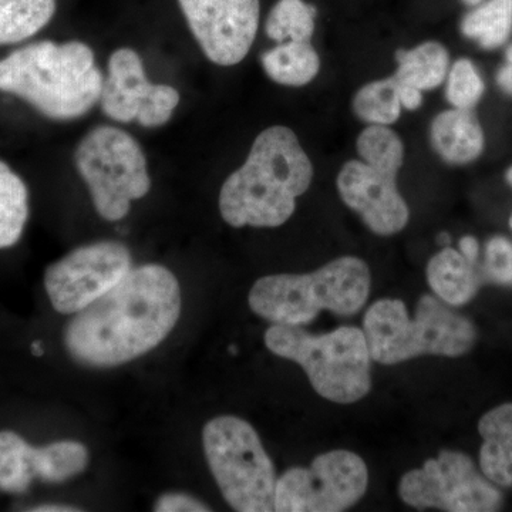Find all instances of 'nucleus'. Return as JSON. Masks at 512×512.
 Instances as JSON below:
<instances>
[{"label":"nucleus","mask_w":512,"mask_h":512,"mask_svg":"<svg viewBox=\"0 0 512 512\" xmlns=\"http://www.w3.org/2000/svg\"><path fill=\"white\" fill-rule=\"evenodd\" d=\"M180 313L181 289L173 272L163 265L138 266L74 313L64 329V346L83 366L124 365L157 348Z\"/></svg>","instance_id":"1"},{"label":"nucleus","mask_w":512,"mask_h":512,"mask_svg":"<svg viewBox=\"0 0 512 512\" xmlns=\"http://www.w3.org/2000/svg\"><path fill=\"white\" fill-rule=\"evenodd\" d=\"M312 180L311 158L291 128H266L255 138L244 165L222 185V218L234 228L281 227Z\"/></svg>","instance_id":"2"},{"label":"nucleus","mask_w":512,"mask_h":512,"mask_svg":"<svg viewBox=\"0 0 512 512\" xmlns=\"http://www.w3.org/2000/svg\"><path fill=\"white\" fill-rule=\"evenodd\" d=\"M104 77L86 43H32L0 60V92L20 97L50 120L86 116L100 101Z\"/></svg>","instance_id":"3"},{"label":"nucleus","mask_w":512,"mask_h":512,"mask_svg":"<svg viewBox=\"0 0 512 512\" xmlns=\"http://www.w3.org/2000/svg\"><path fill=\"white\" fill-rule=\"evenodd\" d=\"M372 288L369 266L356 256H340L311 274L269 275L249 292V308L275 325L302 326L322 311L355 315Z\"/></svg>","instance_id":"4"},{"label":"nucleus","mask_w":512,"mask_h":512,"mask_svg":"<svg viewBox=\"0 0 512 512\" xmlns=\"http://www.w3.org/2000/svg\"><path fill=\"white\" fill-rule=\"evenodd\" d=\"M363 332L372 359L386 366L427 355L463 356L477 342L476 326L433 295L421 296L414 318L400 299H380L367 309Z\"/></svg>","instance_id":"5"},{"label":"nucleus","mask_w":512,"mask_h":512,"mask_svg":"<svg viewBox=\"0 0 512 512\" xmlns=\"http://www.w3.org/2000/svg\"><path fill=\"white\" fill-rule=\"evenodd\" d=\"M269 352L298 363L315 392L338 404L359 402L372 389V355L363 329L342 326L312 335L301 326L272 325L265 332Z\"/></svg>","instance_id":"6"},{"label":"nucleus","mask_w":512,"mask_h":512,"mask_svg":"<svg viewBox=\"0 0 512 512\" xmlns=\"http://www.w3.org/2000/svg\"><path fill=\"white\" fill-rule=\"evenodd\" d=\"M356 148L360 160L343 165L336 181L340 198L373 234H399L410 220L407 202L397 188L404 161L402 138L392 128L369 126L357 137Z\"/></svg>","instance_id":"7"},{"label":"nucleus","mask_w":512,"mask_h":512,"mask_svg":"<svg viewBox=\"0 0 512 512\" xmlns=\"http://www.w3.org/2000/svg\"><path fill=\"white\" fill-rule=\"evenodd\" d=\"M202 444L222 497L235 511H274L275 466L248 421L215 417L202 430Z\"/></svg>","instance_id":"8"},{"label":"nucleus","mask_w":512,"mask_h":512,"mask_svg":"<svg viewBox=\"0 0 512 512\" xmlns=\"http://www.w3.org/2000/svg\"><path fill=\"white\" fill-rule=\"evenodd\" d=\"M74 164L104 220H123L131 202L150 192L146 156L136 138L121 128L99 126L89 131L76 148Z\"/></svg>","instance_id":"9"},{"label":"nucleus","mask_w":512,"mask_h":512,"mask_svg":"<svg viewBox=\"0 0 512 512\" xmlns=\"http://www.w3.org/2000/svg\"><path fill=\"white\" fill-rule=\"evenodd\" d=\"M369 485L365 460L349 450L320 454L308 468H289L276 481V512H340L359 503Z\"/></svg>","instance_id":"10"},{"label":"nucleus","mask_w":512,"mask_h":512,"mask_svg":"<svg viewBox=\"0 0 512 512\" xmlns=\"http://www.w3.org/2000/svg\"><path fill=\"white\" fill-rule=\"evenodd\" d=\"M399 495L417 510L493 512L503 507L501 491L461 451L443 450L423 467L404 474Z\"/></svg>","instance_id":"11"},{"label":"nucleus","mask_w":512,"mask_h":512,"mask_svg":"<svg viewBox=\"0 0 512 512\" xmlns=\"http://www.w3.org/2000/svg\"><path fill=\"white\" fill-rule=\"evenodd\" d=\"M130 271L131 254L126 245L94 242L50 265L45 272V288L53 308L72 315L109 292Z\"/></svg>","instance_id":"12"},{"label":"nucleus","mask_w":512,"mask_h":512,"mask_svg":"<svg viewBox=\"0 0 512 512\" xmlns=\"http://www.w3.org/2000/svg\"><path fill=\"white\" fill-rule=\"evenodd\" d=\"M180 93L168 84L147 79L143 60L136 50H116L110 56L107 79L101 90V110L119 123L137 121L141 127L164 126L180 104Z\"/></svg>","instance_id":"13"},{"label":"nucleus","mask_w":512,"mask_h":512,"mask_svg":"<svg viewBox=\"0 0 512 512\" xmlns=\"http://www.w3.org/2000/svg\"><path fill=\"white\" fill-rule=\"evenodd\" d=\"M204 55L218 66L247 57L259 28V0H178Z\"/></svg>","instance_id":"14"},{"label":"nucleus","mask_w":512,"mask_h":512,"mask_svg":"<svg viewBox=\"0 0 512 512\" xmlns=\"http://www.w3.org/2000/svg\"><path fill=\"white\" fill-rule=\"evenodd\" d=\"M89 464V450L79 441L62 440L43 447L30 446L15 431H0V490L23 494L35 478L64 483L79 476Z\"/></svg>","instance_id":"15"},{"label":"nucleus","mask_w":512,"mask_h":512,"mask_svg":"<svg viewBox=\"0 0 512 512\" xmlns=\"http://www.w3.org/2000/svg\"><path fill=\"white\" fill-rule=\"evenodd\" d=\"M431 146L451 165H466L483 154V126L471 110L450 109L437 114L430 127Z\"/></svg>","instance_id":"16"},{"label":"nucleus","mask_w":512,"mask_h":512,"mask_svg":"<svg viewBox=\"0 0 512 512\" xmlns=\"http://www.w3.org/2000/svg\"><path fill=\"white\" fill-rule=\"evenodd\" d=\"M483 437L480 468L491 483L512 487V403L500 404L478 421Z\"/></svg>","instance_id":"17"},{"label":"nucleus","mask_w":512,"mask_h":512,"mask_svg":"<svg viewBox=\"0 0 512 512\" xmlns=\"http://www.w3.org/2000/svg\"><path fill=\"white\" fill-rule=\"evenodd\" d=\"M427 282L440 301L463 306L477 295L480 278L476 268L456 249L446 247L430 259Z\"/></svg>","instance_id":"18"},{"label":"nucleus","mask_w":512,"mask_h":512,"mask_svg":"<svg viewBox=\"0 0 512 512\" xmlns=\"http://www.w3.org/2000/svg\"><path fill=\"white\" fill-rule=\"evenodd\" d=\"M394 77L420 92L437 89L447 79L450 55L439 42H424L410 50H397Z\"/></svg>","instance_id":"19"},{"label":"nucleus","mask_w":512,"mask_h":512,"mask_svg":"<svg viewBox=\"0 0 512 512\" xmlns=\"http://www.w3.org/2000/svg\"><path fill=\"white\" fill-rule=\"evenodd\" d=\"M261 64L269 79L281 86H306L318 76L320 57L311 42L278 43L261 56Z\"/></svg>","instance_id":"20"},{"label":"nucleus","mask_w":512,"mask_h":512,"mask_svg":"<svg viewBox=\"0 0 512 512\" xmlns=\"http://www.w3.org/2000/svg\"><path fill=\"white\" fill-rule=\"evenodd\" d=\"M460 29L483 49H498L512 33V0H483L464 16Z\"/></svg>","instance_id":"21"},{"label":"nucleus","mask_w":512,"mask_h":512,"mask_svg":"<svg viewBox=\"0 0 512 512\" xmlns=\"http://www.w3.org/2000/svg\"><path fill=\"white\" fill-rule=\"evenodd\" d=\"M56 12V0H0V46L37 35Z\"/></svg>","instance_id":"22"},{"label":"nucleus","mask_w":512,"mask_h":512,"mask_svg":"<svg viewBox=\"0 0 512 512\" xmlns=\"http://www.w3.org/2000/svg\"><path fill=\"white\" fill-rule=\"evenodd\" d=\"M28 218V187L8 164L0 161V249L18 244Z\"/></svg>","instance_id":"23"},{"label":"nucleus","mask_w":512,"mask_h":512,"mask_svg":"<svg viewBox=\"0 0 512 512\" xmlns=\"http://www.w3.org/2000/svg\"><path fill=\"white\" fill-rule=\"evenodd\" d=\"M402 110L400 84L394 76L365 84L353 99L356 116L370 126H392Z\"/></svg>","instance_id":"24"},{"label":"nucleus","mask_w":512,"mask_h":512,"mask_svg":"<svg viewBox=\"0 0 512 512\" xmlns=\"http://www.w3.org/2000/svg\"><path fill=\"white\" fill-rule=\"evenodd\" d=\"M318 10L305 0H278L269 12L265 32L278 43L311 42Z\"/></svg>","instance_id":"25"},{"label":"nucleus","mask_w":512,"mask_h":512,"mask_svg":"<svg viewBox=\"0 0 512 512\" xmlns=\"http://www.w3.org/2000/svg\"><path fill=\"white\" fill-rule=\"evenodd\" d=\"M485 93L480 70L470 59H458L447 73L446 97L454 109L473 110Z\"/></svg>","instance_id":"26"},{"label":"nucleus","mask_w":512,"mask_h":512,"mask_svg":"<svg viewBox=\"0 0 512 512\" xmlns=\"http://www.w3.org/2000/svg\"><path fill=\"white\" fill-rule=\"evenodd\" d=\"M484 274L494 284L512 286V241L493 237L485 245Z\"/></svg>","instance_id":"27"},{"label":"nucleus","mask_w":512,"mask_h":512,"mask_svg":"<svg viewBox=\"0 0 512 512\" xmlns=\"http://www.w3.org/2000/svg\"><path fill=\"white\" fill-rule=\"evenodd\" d=\"M154 511L157 512H208L211 508L188 494L168 493L158 498Z\"/></svg>","instance_id":"28"},{"label":"nucleus","mask_w":512,"mask_h":512,"mask_svg":"<svg viewBox=\"0 0 512 512\" xmlns=\"http://www.w3.org/2000/svg\"><path fill=\"white\" fill-rule=\"evenodd\" d=\"M498 87L508 96H512V45L505 50V62L503 66L498 69L497 77Z\"/></svg>","instance_id":"29"},{"label":"nucleus","mask_w":512,"mask_h":512,"mask_svg":"<svg viewBox=\"0 0 512 512\" xmlns=\"http://www.w3.org/2000/svg\"><path fill=\"white\" fill-rule=\"evenodd\" d=\"M397 80V79H396ZM400 84V101L402 107L406 110H417L423 104V92L414 89V87L404 86Z\"/></svg>","instance_id":"30"},{"label":"nucleus","mask_w":512,"mask_h":512,"mask_svg":"<svg viewBox=\"0 0 512 512\" xmlns=\"http://www.w3.org/2000/svg\"><path fill=\"white\" fill-rule=\"evenodd\" d=\"M458 248H460L461 254H463L468 262H471L473 265L477 264L478 256H480V244H478L476 238L466 235V237L461 238L460 242H458Z\"/></svg>","instance_id":"31"},{"label":"nucleus","mask_w":512,"mask_h":512,"mask_svg":"<svg viewBox=\"0 0 512 512\" xmlns=\"http://www.w3.org/2000/svg\"><path fill=\"white\" fill-rule=\"evenodd\" d=\"M29 511L32 512H77L82 511L77 507H70V505H60V504H45V505H37L35 508H30Z\"/></svg>","instance_id":"32"},{"label":"nucleus","mask_w":512,"mask_h":512,"mask_svg":"<svg viewBox=\"0 0 512 512\" xmlns=\"http://www.w3.org/2000/svg\"><path fill=\"white\" fill-rule=\"evenodd\" d=\"M32 352L35 356H42L43 353H45V350H43L42 342H35L32 345Z\"/></svg>","instance_id":"33"},{"label":"nucleus","mask_w":512,"mask_h":512,"mask_svg":"<svg viewBox=\"0 0 512 512\" xmlns=\"http://www.w3.org/2000/svg\"><path fill=\"white\" fill-rule=\"evenodd\" d=\"M437 241H439L440 245H447L450 244V235L446 234V232H443V234L439 235V238H437Z\"/></svg>","instance_id":"34"},{"label":"nucleus","mask_w":512,"mask_h":512,"mask_svg":"<svg viewBox=\"0 0 512 512\" xmlns=\"http://www.w3.org/2000/svg\"><path fill=\"white\" fill-rule=\"evenodd\" d=\"M505 178H507V183L512 187V167L508 168L507 174H505ZM510 228L512 229V214L510 217Z\"/></svg>","instance_id":"35"},{"label":"nucleus","mask_w":512,"mask_h":512,"mask_svg":"<svg viewBox=\"0 0 512 512\" xmlns=\"http://www.w3.org/2000/svg\"><path fill=\"white\" fill-rule=\"evenodd\" d=\"M461 2H463L464 5L473 6L474 8V6L480 5L483 0H461Z\"/></svg>","instance_id":"36"}]
</instances>
